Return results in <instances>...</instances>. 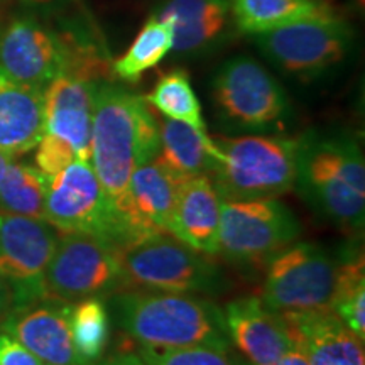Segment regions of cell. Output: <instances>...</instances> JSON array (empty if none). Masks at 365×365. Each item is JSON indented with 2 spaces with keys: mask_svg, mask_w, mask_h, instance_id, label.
<instances>
[{
  "mask_svg": "<svg viewBox=\"0 0 365 365\" xmlns=\"http://www.w3.org/2000/svg\"><path fill=\"white\" fill-rule=\"evenodd\" d=\"M159 148V118L145 98L112 80L100 81L95 90L90 163L120 222L125 244L129 237L124 213L130 178L137 168L158 158Z\"/></svg>",
  "mask_w": 365,
  "mask_h": 365,
  "instance_id": "1",
  "label": "cell"
},
{
  "mask_svg": "<svg viewBox=\"0 0 365 365\" xmlns=\"http://www.w3.org/2000/svg\"><path fill=\"white\" fill-rule=\"evenodd\" d=\"M105 303L118 330L139 346L232 349L222 308L203 296L125 289Z\"/></svg>",
  "mask_w": 365,
  "mask_h": 365,
  "instance_id": "2",
  "label": "cell"
},
{
  "mask_svg": "<svg viewBox=\"0 0 365 365\" xmlns=\"http://www.w3.org/2000/svg\"><path fill=\"white\" fill-rule=\"evenodd\" d=\"M303 198L345 232L362 234L365 163L350 135L309 134L299 139L296 186Z\"/></svg>",
  "mask_w": 365,
  "mask_h": 365,
  "instance_id": "3",
  "label": "cell"
},
{
  "mask_svg": "<svg viewBox=\"0 0 365 365\" xmlns=\"http://www.w3.org/2000/svg\"><path fill=\"white\" fill-rule=\"evenodd\" d=\"M212 139L220 153L212 181L222 200L277 198L294 190L299 139L250 134Z\"/></svg>",
  "mask_w": 365,
  "mask_h": 365,
  "instance_id": "4",
  "label": "cell"
},
{
  "mask_svg": "<svg viewBox=\"0 0 365 365\" xmlns=\"http://www.w3.org/2000/svg\"><path fill=\"white\" fill-rule=\"evenodd\" d=\"M127 289L222 296L230 289L223 269L208 255L188 247L171 234L144 237L120 247Z\"/></svg>",
  "mask_w": 365,
  "mask_h": 365,
  "instance_id": "5",
  "label": "cell"
},
{
  "mask_svg": "<svg viewBox=\"0 0 365 365\" xmlns=\"http://www.w3.org/2000/svg\"><path fill=\"white\" fill-rule=\"evenodd\" d=\"M299 237V220L277 198L222 200L218 254L234 267L262 271Z\"/></svg>",
  "mask_w": 365,
  "mask_h": 365,
  "instance_id": "6",
  "label": "cell"
},
{
  "mask_svg": "<svg viewBox=\"0 0 365 365\" xmlns=\"http://www.w3.org/2000/svg\"><path fill=\"white\" fill-rule=\"evenodd\" d=\"M125 289L120 247L91 234L58 235L46 269L44 299L73 304L86 298L107 299Z\"/></svg>",
  "mask_w": 365,
  "mask_h": 365,
  "instance_id": "7",
  "label": "cell"
},
{
  "mask_svg": "<svg viewBox=\"0 0 365 365\" xmlns=\"http://www.w3.org/2000/svg\"><path fill=\"white\" fill-rule=\"evenodd\" d=\"M212 95L218 115L240 130L281 129L289 115L284 88L249 56H235L218 68Z\"/></svg>",
  "mask_w": 365,
  "mask_h": 365,
  "instance_id": "8",
  "label": "cell"
},
{
  "mask_svg": "<svg viewBox=\"0 0 365 365\" xmlns=\"http://www.w3.org/2000/svg\"><path fill=\"white\" fill-rule=\"evenodd\" d=\"M354 39L352 27L331 14L257 34L255 44L279 70L309 80L340 65L352 49Z\"/></svg>",
  "mask_w": 365,
  "mask_h": 365,
  "instance_id": "9",
  "label": "cell"
},
{
  "mask_svg": "<svg viewBox=\"0 0 365 365\" xmlns=\"http://www.w3.org/2000/svg\"><path fill=\"white\" fill-rule=\"evenodd\" d=\"M44 220L61 234H91L125 244L120 222L113 213L90 161H73L48 178Z\"/></svg>",
  "mask_w": 365,
  "mask_h": 365,
  "instance_id": "10",
  "label": "cell"
},
{
  "mask_svg": "<svg viewBox=\"0 0 365 365\" xmlns=\"http://www.w3.org/2000/svg\"><path fill=\"white\" fill-rule=\"evenodd\" d=\"M336 259L313 242L291 244L266 267L261 298L277 313L330 309Z\"/></svg>",
  "mask_w": 365,
  "mask_h": 365,
  "instance_id": "11",
  "label": "cell"
},
{
  "mask_svg": "<svg viewBox=\"0 0 365 365\" xmlns=\"http://www.w3.org/2000/svg\"><path fill=\"white\" fill-rule=\"evenodd\" d=\"M58 244L46 220L0 212V276L12 291V308L44 299V276Z\"/></svg>",
  "mask_w": 365,
  "mask_h": 365,
  "instance_id": "12",
  "label": "cell"
},
{
  "mask_svg": "<svg viewBox=\"0 0 365 365\" xmlns=\"http://www.w3.org/2000/svg\"><path fill=\"white\" fill-rule=\"evenodd\" d=\"M66 48L56 27L19 16L0 27V70L22 85L44 90L66 71Z\"/></svg>",
  "mask_w": 365,
  "mask_h": 365,
  "instance_id": "13",
  "label": "cell"
},
{
  "mask_svg": "<svg viewBox=\"0 0 365 365\" xmlns=\"http://www.w3.org/2000/svg\"><path fill=\"white\" fill-rule=\"evenodd\" d=\"M222 314L228 341L247 365H276L293 345L286 319L259 296L232 299Z\"/></svg>",
  "mask_w": 365,
  "mask_h": 365,
  "instance_id": "14",
  "label": "cell"
},
{
  "mask_svg": "<svg viewBox=\"0 0 365 365\" xmlns=\"http://www.w3.org/2000/svg\"><path fill=\"white\" fill-rule=\"evenodd\" d=\"M182 180L185 178L178 176L158 158L137 168L125 200L127 244L149 235L171 234L176 196Z\"/></svg>",
  "mask_w": 365,
  "mask_h": 365,
  "instance_id": "15",
  "label": "cell"
},
{
  "mask_svg": "<svg viewBox=\"0 0 365 365\" xmlns=\"http://www.w3.org/2000/svg\"><path fill=\"white\" fill-rule=\"evenodd\" d=\"M70 304L39 299L16 307L0 325L46 365H83L73 346L68 323Z\"/></svg>",
  "mask_w": 365,
  "mask_h": 365,
  "instance_id": "16",
  "label": "cell"
},
{
  "mask_svg": "<svg viewBox=\"0 0 365 365\" xmlns=\"http://www.w3.org/2000/svg\"><path fill=\"white\" fill-rule=\"evenodd\" d=\"M98 83L59 75L44 88V134L70 144L80 161L91 158L93 103Z\"/></svg>",
  "mask_w": 365,
  "mask_h": 365,
  "instance_id": "17",
  "label": "cell"
},
{
  "mask_svg": "<svg viewBox=\"0 0 365 365\" xmlns=\"http://www.w3.org/2000/svg\"><path fill=\"white\" fill-rule=\"evenodd\" d=\"M222 198L210 176H191L178 190L171 235L205 255L220 247Z\"/></svg>",
  "mask_w": 365,
  "mask_h": 365,
  "instance_id": "18",
  "label": "cell"
},
{
  "mask_svg": "<svg viewBox=\"0 0 365 365\" xmlns=\"http://www.w3.org/2000/svg\"><path fill=\"white\" fill-rule=\"evenodd\" d=\"M281 314L309 365H365L364 340L350 331L331 309Z\"/></svg>",
  "mask_w": 365,
  "mask_h": 365,
  "instance_id": "19",
  "label": "cell"
},
{
  "mask_svg": "<svg viewBox=\"0 0 365 365\" xmlns=\"http://www.w3.org/2000/svg\"><path fill=\"white\" fill-rule=\"evenodd\" d=\"M44 134V90L22 85L0 70V153L24 154Z\"/></svg>",
  "mask_w": 365,
  "mask_h": 365,
  "instance_id": "20",
  "label": "cell"
},
{
  "mask_svg": "<svg viewBox=\"0 0 365 365\" xmlns=\"http://www.w3.org/2000/svg\"><path fill=\"white\" fill-rule=\"evenodd\" d=\"M156 17L171 29L173 51L202 53L225 33L230 0H170Z\"/></svg>",
  "mask_w": 365,
  "mask_h": 365,
  "instance_id": "21",
  "label": "cell"
},
{
  "mask_svg": "<svg viewBox=\"0 0 365 365\" xmlns=\"http://www.w3.org/2000/svg\"><path fill=\"white\" fill-rule=\"evenodd\" d=\"M159 130H161L159 161L181 178L202 175L212 178L220 153L210 134L168 117L159 120Z\"/></svg>",
  "mask_w": 365,
  "mask_h": 365,
  "instance_id": "22",
  "label": "cell"
},
{
  "mask_svg": "<svg viewBox=\"0 0 365 365\" xmlns=\"http://www.w3.org/2000/svg\"><path fill=\"white\" fill-rule=\"evenodd\" d=\"M230 16L237 29L257 36L298 21L331 16V11L317 0H230Z\"/></svg>",
  "mask_w": 365,
  "mask_h": 365,
  "instance_id": "23",
  "label": "cell"
},
{
  "mask_svg": "<svg viewBox=\"0 0 365 365\" xmlns=\"http://www.w3.org/2000/svg\"><path fill=\"white\" fill-rule=\"evenodd\" d=\"M330 309L344 325L365 340V262L362 249L336 261V281Z\"/></svg>",
  "mask_w": 365,
  "mask_h": 365,
  "instance_id": "24",
  "label": "cell"
},
{
  "mask_svg": "<svg viewBox=\"0 0 365 365\" xmlns=\"http://www.w3.org/2000/svg\"><path fill=\"white\" fill-rule=\"evenodd\" d=\"M73 346L83 365L105 357L110 340V313L102 298H86L70 304L68 312Z\"/></svg>",
  "mask_w": 365,
  "mask_h": 365,
  "instance_id": "25",
  "label": "cell"
},
{
  "mask_svg": "<svg viewBox=\"0 0 365 365\" xmlns=\"http://www.w3.org/2000/svg\"><path fill=\"white\" fill-rule=\"evenodd\" d=\"M171 51V29L154 16L139 31L130 48L112 63V75L125 83H137L145 71L156 68Z\"/></svg>",
  "mask_w": 365,
  "mask_h": 365,
  "instance_id": "26",
  "label": "cell"
},
{
  "mask_svg": "<svg viewBox=\"0 0 365 365\" xmlns=\"http://www.w3.org/2000/svg\"><path fill=\"white\" fill-rule=\"evenodd\" d=\"M48 176L26 163H11L0 180V212L44 220Z\"/></svg>",
  "mask_w": 365,
  "mask_h": 365,
  "instance_id": "27",
  "label": "cell"
},
{
  "mask_svg": "<svg viewBox=\"0 0 365 365\" xmlns=\"http://www.w3.org/2000/svg\"><path fill=\"white\" fill-rule=\"evenodd\" d=\"M144 98L164 117L185 122L193 129L208 134L202 103L196 97L190 75L185 70H173L163 75Z\"/></svg>",
  "mask_w": 365,
  "mask_h": 365,
  "instance_id": "28",
  "label": "cell"
},
{
  "mask_svg": "<svg viewBox=\"0 0 365 365\" xmlns=\"http://www.w3.org/2000/svg\"><path fill=\"white\" fill-rule=\"evenodd\" d=\"M137 354L145 365H247L240 357H235L232 350L203 345L176 346V349L139 346Z\"/></svg>",
  "mask_w": 365,
  "mask_h": 365,
  "instance_id": "29",
  "label": "cell"
},
{
  "mask_svg": "<svg viewBox=\"0 0 365 365\" xmlns=\"http://www.w3.org/2000/svg\"><path fill=\"white\" fill-rule=\"evenodd\" d=\"M36 148H38V153H36L38 170L43 171L48 178L58 175L68 164L78 159L70 144L49 134H43Z\"/></svg>",
  "mask_w": 365,
  "mask_h": 365,
  "instance_id": "30",
  "label": "cell"
},
{
  "mask_svg": "<svg viewBox=\"0 0 365 365\" xmlns=\"http://www.w3.org/2000/svg\"><path fill=\"white\" fill-rule=\"evenodd\" d=\"M0 365H44L21 341L0 331Z\"/></svg>",
  "mask_w": 365,
  "mask_h": 365,
  "instance_id": "31",
  "label": "cell"
},
{
  "mask_svg": "<svg viewBox=\"0 0 365 365\" xmlns=\"http://www.w3.org/2000/svg\"><path fill=\"white\" fill-rule=\"evenodd\" d=\"M95 365H145V362L139 357V354L137 352L122 350V352H115L108 355V357H103Z\"/></svg>",
  "mask_w": 365,
  "mask_h": 365,
  "instance_id": "32",
  "label": "cell"
},
{
  "mask_svg": "<svg viewBox=\"0 0 365 365\" xmlns=\"http://www.w3.org/2000/svg\"><path fill=\"white\" fill-rule=\"evenodd\" d=\"M276 365H309V360L307 357V354H304V350L301 349L298 340L294 339L291 349L287 350L284 355H282V357L279 359V362H277Z\"/></svg>",
  "mask_w": 365,
  "mask_h": 365,
  "instance_id": "33",
  "label": "cell"
},
{
  "mask_svg": "<svg viewBox=\"0 0 365 365\" xmlns=\"http://www.w3.org/2000/svg\"><path fill=\"white\" fill-rule=\"evenodd\" d=\"M12 304L14 301H12L11 287H9L6 279L0 276V325H2L4 319L7 318V314L11 313Z\"/></svg>",
  "mask_w": 365,
  "mask_h": 365,
  "instance_id": "34",
  "label": "cell"
},
{
  "mask_svg": "<svg viewBox=\"0 0 365 365\" xmlns=\"http://www.w3.org/2000/svg\"><path fill=\"white\" fill-rule=\"evenodd\" d=\"M14 161V156L12 154H7V153H0V180H2V176L6 175L7 168L11 166V163Z\"/></svg>",
  "mask_w": 365,
  "mask_h": 365,
  "instance_id": "35",
  "label": "cell"
},
{
  "mask_svg": "<svg viewBox=\"0 0 365 365\" xmlns=\"http://www.w3.org/2000/svg\"><path fill=\"white\" fill-rule=\"evenodd\" d=\"M29 2H33V4H48V2H51V0H29Z\"/></svg>",
  "mask_w": 365,
  "mask_h": 365,
  "instance_id": "36",
  "label": "cell"
},
{
  "mask_svg": "<svg viewBox=\"0 0 365 365\" xmlns=\"http://www.w3.org/2000/svg\"><path fill=\"white\" fill-rule=\"evenodd\" d=\"M6 2H7V0H0V11H2L4 6H6Z\"/></svg>",
  "mask_w": 365,
  "mask_h": 365,
  "instance_id": "37",
  "label": "cell"
}]
</instances>
